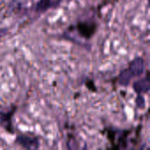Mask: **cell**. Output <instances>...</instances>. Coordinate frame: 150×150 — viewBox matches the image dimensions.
<instances>
[{
    "label": "cell",
    "mask_w": 150,
    "mask_h": 150,
    "mask_svg": "<svg viewBox=\"0 0 150 150\" xmlns=\"http://www.w3.org/2000/svg\"><path fill=\"white\" fill-rule=\"evenodd\" d=\"M145 70V61L142 57H135L132 60L127 69L122 70L118 76V83L121 86H128L134 78L143 75Z\"/></svg>",
    "instance_id": "6da1fadb"
},
{
    "label": "cell",
    "mask_w": 150,
    "mask_h": 150,
    "mask_svg": "<svg viewBox=\"0 0 150 150\" xmlns=\"http://www.w3.org/2000/svg\"><path fill=\"white\" fill-rule=\"evenodd\" d=\"M15 143L25 149H38L40 147V138L30 134H18L15 139Z\"/></svg>",
    "instance_id": "7a4b0ae2"
},
{
    "label": "cell",
    "mask_w": 150,
    "mask_h": 150,
    "mask_svg": "<svg viewBox=\"0 0 150 150\" xmlns=\"http://www.w3.org/2000/svg\"><path fill=\"white\" fill-rule=\"evenodd\" d=\"M98 25L95 21L84 20L80 21L76 25V31L79 35L84 39H91L97 32Z\"/></svg>",
    "instance_id": "3957f363"
},
{
    "label": "cell",
    "mask_w": 150,
    "mask_h": 150,
    "mask_svg": "<svg viewBox=\"0 0 150 150\" xmlns=\"http://www.w3.org/2000/svg\"><path fill=\"white\" fill-rule=\"evenodd\" d=\"M16 112V107L13 106L11 110L8 112H0V126L8 133L13 134V126H12V118L14 112Z\"/></svg>",
    "instance_id": "277c9868"
},
{
    "label": "cell",
    "mask_w": 150,
    "mask_h": 150,
    "mask_svg": "<svg viewBox=\"0 0 150 150\" xmlns=\"http://www.w3.org/2000/svg\"><path fill=\"white\" fill-rule=\"evenodd\" d=\"M62 0H39L34 7L37 13H44L51 9H56L60 6Z\"/></svg>",
    "instance_id": "5b68a950"
},
{
    "label": "cell",
    "mask_w": 150,
    "mask_h": 150,
    "mask_svg": "<svg viewBox=\"0 0 150 150\" xmlns=\"http://www.w3.org/2000/svg\"><path fill=\"white\" fill-rule=\"evenodd\" d=\"M149 72H147L146 76L144 78L139 79L133 83V90L138 95L146 94L149 91Z\"/></svg>",
    "instance_id": "8992f818"
},
{
    "label": "cell",
    "mask_w": 150,
    "mask_h": 150,
    "mask_svg": "<svg viewBox=\"0 0 150 150\" xmlns=\"http://www.w3.org/2000/svg\"><path fill=\"white\" fill-rule=\"evenodd\" d=\"M136 105L139 108L144 107V98L142 97V95H138V97L136 98Z\"/></svg>",
    "instance_id": "52a82bcc"
},
{
    "label": "cell",
    "mask_w": 150,
    "mask_h": 150,
    "mask_svg": "<svg viewBox=\"0 0 150 150\" xmlns=\"http://www.w3.org/2000/svg\"><path fill=\"white\" fill-rule=\"evenodd\" d=\"M5 33H6V29H4V30L2 29V30H0V38H1Z\"/></svg>",
    "instance_id": "ba28073f"
}]
</instances>
